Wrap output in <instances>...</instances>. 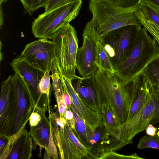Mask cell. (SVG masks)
<instances>
[{
  "label": "cell",
  "instance_id": "cell-1",
  "mask_svg": "<svg viewBox=\"0 0 159 159\" xmlns=\"http://www.w3.org/2000/svg\"><path fill=\"white\" fill-rule=\"evenodd\" d=\"M0 137H19L35 108L32 97L17 73L1 84Z\"/></svg>",
  "mask_w": 159,
  "mask_h": 159
},
{
  "label": "cell",
  "instance_id": "cell-2",
  "mask_svg": "<svg viewBox=\"0 0 159 159\" xmlns=\"http://www.w3.org/2000/svg\"><path fill=\"white\" fill-rule=\"evenodd\" d=\"M138 8H123L102 0H90L89 9L92 18L85 26L83 37H88L96 43L109 32L121 27L131 25L142 27Z\"/></svg>",
  "mask_w": 159,
  "mask_h": 159
},
{
  "label": "cell",
  "instance_id": "cell-3",
  "mask_svg": "<svg viewBox=\"0 0 159 159\" xmlns=\"http://www.w3.org/2000/svg\"><path fill=\"white\" fill-rule=\"evenodd\" d=\"M98 99L111 109L120 126L126 120L132 96V81L123 83L114 73L98 68L93 75Z\"/></svg>",
  "mask_w": 159,
  "mask_h": 159
},
{
  "label": "cell",
  "instance_id": "cell-4",
  "mask_svg": "<svg viewBox=\"0 0 159 159\" xmlns=\"http://www.w3.org/2000/svg\"><path fill=\"white\" fill-rule=\"evenodd\" d=\"M159 58V46L143 27L140 28L133 46L124 61L115 70L114 73L125 84L132 81L152 61Z\"/></svg>",
  "mask_w": 159,
  "mask_h": 159
},
{
  "label": "cell",
  "instance_id": "cell-5",
  "mask_svg": "<svg viewBox=\"0 0 159 159\" xmlns=\"http://www.w3.org/2000/svg\"><path fill=\"white\" fill-rule=\"evenodd\" d=\"M54 61L59 73L70 81L80 77L75 73L79 40L76 30L70 24L59 29L52 39Z\"/></svg>",
  "mask_w": 159,
  "mask_h": 159
},
{
  "label": "cell",
  "instance_id": "cell-6",
  "mask_svg": "<svg viewBox=\"0 0 159 159\" xmlns=\"http://www.w3.org/2000/svg\"><path fill=\"white\" fill-rule=\"evenodd\" d=\"M82 4L81 0L39 15L32 24L31 29L34 37L52 39L59 29L78 16Z\"/></svg>",
  "mask_w": 159,
  "mask_h": 159
},
{
  "label": "cell",
  "instance_id": "cell-7",
  "mask_svg": "<svg viewBox=\"0 0 159 159\" xmlns=\"http://www.w3.org/2000/svg\"><path fill=\"white\" fill-rule=\"evenodd\" d=\"M159 122V102L151 93L149 99L142 109L130 120L120 126L118 139L110 146L108 152L120 149L133 143L134 138L145 130L149 124Z\"/></svg>",
  "mask_w": 159,
  "mask_h": 159
},
{
  "label": "cell",
  "instance_id": "cell-8",
  "mask_svg": "<svg viewBox=\"0 0 159 159\" xmlns=\"http://www.w3.org/2000/svg\"><path fill=\"white\" fill-rule=\"evenodd\" d=\"M131 25L125 26L107 33L101 41L115 70L125 60L134 43L139 29Z\"/></svg>",
  "mask_w": 159,
  "mask_h": 159
},
{
  "label": "cell",
  "instance_id": "cell-9",
  "mask_svg": "<svg viewBox=\"0 0 159 159\" xmlns=\"http://www.w3.org/2000/svg\"><path fill=\"white\" fill-rule=\"evenodd\" d=\"M10 64L29 90L34 101L35 108L46 111L48 106H50L49 97L47 94L42 93L39 87V82L45 72L19 57L14 58Z\"/></svg>",
  "mask_w": 159,
  "mask_h": 159
},
{
  "label": "cell",
  "instance_id": "cell-10",
  "mask_svg": "<svg viewBox=\"0 0 159 159\" xmlns=\"http://www.w3.org/2000/svg\"><path fill=\"white\" fill-rule=\"evenodd\" d=\"M19 57L44 72L50 71L55 64L54 43L47 39H39L27 44Z\"/></svg>",
  "mask_w": 159,
  "mask_h": 159
},
{
  "label": "cell",
  "instance_id": "cell-11",
  "mask_svg": "<svg viewBox=\"0 0 159 159\" xmlns=\"http://www.w3.org/2000/svg\"><path fill=\"white\" fill-rule=\"evenodd\" d=\"M58 133L56 145L61 158L93 159L91 151L79 141L67 120L63 126L59 128Z\"/></svg>",
  "mask_w": 159,
  "mask_h": 159
},
{
  "label": "cell",
  "instance_id": "cell-12",
  "mask_svg": "<svg viewBox=\"0 0 159 159\" xmlns=\"http://www.w3.org/2000/svg\"><path fill=\"white\" fill-rule=\"evenodd\" d=\"M0 138V159H29L31 157L33 139L26 129L11 142H8L4 137Z\"/></svg>",
  "mask_w": 159,
  "mask_h": 159
},
{
  "label": "cell",
  "instance_id": "cell-13",
  "mask_svg": "<svg viewBox=\"0 0 159 159\" xmlns=\"http://www.w3.org/2000/svg\"><path fill=\"white\" fill-rule=\"evenodd\" d=\"M59 74L62 84L66 89L72 101L70 108L84 119L91 129H95L102 124L99 114L89 108L84 103L73 87L71 81Z\"/></svg>",
  "mask_w": 159,
  "mask_h": 159
},
{
  "label": "cell",
  "instance_id": "cell-14",
  "mask_svg": "<svg viewBox=\"0 0 159 159\" xmlns=\"http://www.w3.org/2000/svg\"><path fill=\"white\" fill-rule=\"evenodd\" d=\"M83 37L82 45L77 52L76 64L80 75L85 77L93 75L98 67L96 63V43L88 37Z\"/></svg>",
  "mask_w": 159,
  "mask_h": 159
},
{
  "label": "cell",
  "instance_id": "cell-15",
  "mask_svg": "<svg viewBox=\"0 0 159 159\" xmlns=\"http://www.w3.org/2000/svg\"><path fill=\"white\" fill-rule=\"evenodd\" d=\"M34 111L38 112L41 118L38 124L34 126H30L29 131L34 143L40 147L39 156L41 157V149L46 150L54 148L56 145L53 135L52 127L50 119L45 115L46 111L35 108Z\"/></svg>",
  "mask_w": 159,
  "mask_h": 159
},
{
  "label": "cell",
  "instance_id": "cell-16",
  "mask_svg": "<svg viewBox=\"0 0 159 159\" xmlns=\"http://www.w3.org/2000/svg\"><path fill=\"white\" fill-rule=\"evenodd\" d=\"M132 82V96L126 121L131 119L142 109L151 94L148 83L143 74L137 76Z\"/></svg>",
  "mask_w": 159,
  "mask_h": 159
},
{
  "label": "cell",
  "instance_id": "cell-17",
  "mask_svg": "<svg viewBox=\"0 0 159 159\" xmlns=\"http://www.w3.org/2000/svg\"><path fill=\"white\" fill-rule=\"evenodd\" d=\"M71 83L84 103L89 108L99 114L100 108L93 75L80 77L72 80Z\"/></svg>",
  "mask_w": 159,
  "mask_h": 159
},
{
  "label": "cell",
  "instance_id": "cell-18",
  "mask_svg": "<svg viewBox=\"0 0 159 159\" xmlns=\"http://www.w3.org/2000/svg\"><path fill=\"white\" fill-rule=\"evenodd\" d=\"M98 101L100 108L99 114L102 124L106 134L110 137V143L107 146H109L118 139L120 134V125L108 105L104 102Z\"/></svg>",
  "mask_w": 159,
  "mask_h": 159
},
{
  "label": "cell",
  "instance_id": "cell-19",
  "mask_svg": "<svg viewBox=\"0 0 159 159\" xmlns=\"http://www.w3.org/2000/svg\"><path fill=\"white\" fill-rule=\"evenodd\" d=\"M70 109L73 112L75 120V129L73 130L79 141L91 152L90 140L93 129L90 128L76 112Z\"/></svg>",
  "mask_w": 159,
  "mask_h": 159
},
{
  "label": "cell",
  "instance_id": "cell-20",
  "mask_svg": "<svg viewBox=\"0 0 159 159\" xmlns=\"http://www.w3.org/2000/svg\"><path fill=\"white\" fill-rule=\"evenodd\" d=\"M96 45V63L98 68L114 73L115 69L103 45L100 41Z\"/></svg>",
  "mask_w": 159,
  "mask_h": 159
},
{
  "label": "cell",
  "instance_id": "cell-21",
  "mask_svg": "<svg viewBox=\"0 0 159 159\" xmlns=\"http://www.w3.org/2000/svg\"><path fill=\"white\" fill-rule=\"evenodd\" d=\"M148 83L159 84V58L151 62L143 70Z\"/></svg>",
  "mask_w": 159,
  "mask_h": 159
},
{
  "label": "cell",
  "instance_id": "cell-22",
  "mask_svg": "<svg viewBox=\"0 0 159 159\" xmlns=\"http://www.w3.org/2000/svg\"><path fill=\"white\" fill-rule=\"evenodd\" d=\"M138 17L143 27L153 36L159 46V27L154 23L147 19L138 8L137 11Z\"/></svg>",
  "mask_w": 159,
  "mask_h": 159
},
{
  "label": "cell",
  "instance_id": "cell-23",
  "mask_svg": "<svg viewBox=\"0 0 159 159\" xmlns=\"http://www.w3.org/2000/svg\"><path fill=\"white\" fill-rule=\"evenodd\" d=\"M145 17L159 27V15L151 5L141 2L138 7Z\"/></svg>",
  "mask_w": 159,
  "mask_h": 159
},
{
  "label": "cell",
  "instance_id": "cell-24",
  "mask_svg": "<svg viewBox=\"0 0 159 159\" xmlns=\"http://www.w3.org/2000/svg\"><path fill=\"white\" fill-rule=\"evenodd\" d=\"M25 12L31 16L33 13L41 7H44L49 0H19Z\"/></svg>",
  "mask_w": 159,
  "mask_h": 159
},
{
  "label": "cell",
  "instance_id": "cell-25",
  "mask_svg": "<svg viewBox=\"0 0 159 159\" xmlns=\"http://www.w3.org/2000/svg\"><path fill=\"white\" fill-rule=\"evenodd\" d=\"M146 148L159 149V138L157 134L154 136L144 135L140 139L137 149H143Z\"/></svg>",
  "mask_w": 159,
  "mask_h": 159
},
{
  "label": "cell",
  "instance_id": "cell-26",
  "mask_svg": "<svg viewBox=\"0 0 159 159\" xmlns=\"http://www.w3.org/2000/svg\"><path fill=\"white\" fill-rule=\"evenodd\" d=\"M117 7L128 9L138 8L141 0H102Z\"/></svg>",
  "mask_w": 159,
  "mask_h": 159
},
{
  "label": "cell",
  "instance_id": "cell-27",
  "mask_svg": "<svg viewBox=\"0 0 159 159\" xmlns=\"http://www.w3.org/2000/svg\"><path fill=\"white\" fill-rule=\"evenodd\" d=\"M49 71L45 72L39 84V87L41 92L43 93L47 94L49 97L51 87V75Z\"/></svg>",
  "mask_w": 159,
  "mask_h": 159
},
{
  "label": "cell",
  "instance_id": "cell-28",
  "mask_svg": "<svg viewBox=\"0 0 159 159\" xmlns=\"http://www.w3.org/2000/svg\"><path fill=\"white\" fill-rule=\"evenodd\" d=\"M99 159H144L139 157L136 153L129 155L118 154L115 151H111L104 153L101 155Z\"/></svg>",
  "mask_w": 159,
  "mask_h": 159
},
{
  "label": "cell",
  "instance_id": "cell-29",
  "mask_svg": "<svg viewBox=\"0 0 159 159\" xmlns=\"http://www.w3.org/2000/svg\"><path fill=\"white\" fill-rule=\"evenodd\" d=\"M80 0H49L44 7L45 11H47L58 7Z\"/></svg>",
  "mask_w": 159,
  "mask_h": 159
},
{
  "label": "cell",
  "instance_id": "cell-30",
  "mask_svg": "<svg viewBox=\"0 0 159 159\" xmlns=\"http://www.w3.org/2000/svg\"><path fill=\"white\" fill-rule=\"evenodd\" d=\"M41 118L40 115L37 112L34 111L30 118V126L37 125Z\"/></svg>",
  "mask_w": 159,
  "mask_h": 159
},
{
  "label": "cell",
  "instance_id": "cell-31",
  "mask_svg": "<svg viewBox=\"0 0 159 159\" xmlns=\"http://www.w3.org/2000/svg\"><path fill=\"white\" fill-rule=\"evenodd\" d=\"M57 102L60 113V117L61 118L64 117V113L67 109V107L65 103L64 98L58 101Z\"/></svg>",
  "mask_w": 159,
  "mask_h": 159
},
{
  "label": "cell",
  "instance_id": "cell-32",
  "mask_svg": "<svg viewBox=\"0 0 159 159\" xmlns=\"http://www.w3.org/2000/svg\"><path fill=\"white\" fill-rule=\"evenodd\" d=\"M148 84L151 93L155 96L159 102V84Z\"/></svg>",
  "mask_w": 159,
  "mask_h": 159
},
{
  "label": "cell",
  "instance_id": "cell-33",
  "mask_svg": "<svg viewBox=\"0 0 159 159\" xmlns=\"http://www.w3.org/2000/svg\"><path fill=\"white\" fill-rule=\"evenodd\" d=\"M145 130L147 134L151 136L156 135L157 131V129L152 124L148 125Z\"/></svg>",
  "mask_w": 159,
  "mask_h": 159
},
{
  "label": "cell",
  "instance_id": "cell-34",
  "mask_svg": "<svg viewBox=\"0 0 159 159\" xmlns=\"http://www.w3.org/2000/svg\"><path fill=\"white\" fill-rule=\"evenodd\" d=\"M62 86L64 89V100L65 103L67 106V109H69L70 108L72 101L70 96L66 89L63 85Z\"/></svg>",
  "mask_w": 159,
  "mask_h": 159
},
{
  "label": "cell",
  "instance_id": "cell-35",
  "mask_svg": "<svg viewBox=\"0 0 159 159\" xmlns=\"http://www.w3.org/2000/svg\"><path fill=\"white\" fill-rule=\"evenodd\" d=\"M64 117L68 120H70L74 119L72 111L70 109H67L64 113Z\"/></svg>",
  "mask_w": 159,
  "mask_h": 159
},
{
  "label": "cell",
  "instance_id": "cell-36",
  "mask_svg": "<svg viewBox=\"0 0 159 159\" xmlns=\"http://www.w3.org/2000/svg\"><path fill=\"white\" fill-rule=\"evenodd\" d=\"M141 2L147 3L153 7L159 8V0H141Z\"/></svg>",
  "mask_w": 159,
  "mask_h": 159
},
{
  "label": "cell",
  "instance_id": "cell-37",
  "mask_svg": "<svg viewBox=\"0 0 159 159\" xmlns=\"http://www.w3.org/2000/svg\"><path fill=\"white\" fill-rule=\"evenodd\" d=\"M4 22L3 14L2 8L0 5V28L2 29Z\"/></svg>",
  "mask_w": 159,
  "mask_h": 159
},
{
  "label": "cell",
  "instance_id": "cell-38",
  "mask_svg": "<svg viewBox=\"0 0 159 159\" xmlns=\"http://www.w3.org/2000/svg\"><path fill=\"white\" fill-rule=\"evenodd\" d=\"M45 153H44V158L45 159H50V157H49V155L48 152L47 151L45 150Z\"/></svg>",
  "mask_w": 159,
  "mask_h": 159
},
{
  "label": "cell",
  "instance_id": "cell-39",
  "mask_svg": "<svg viewBox=\"0 0 159 159\" xmlns=\"http://www.w3.org/2000/svg\"><path fill=\"white\" fill-rule=\"evenodd\" d=\"M152 6V5H151ZM154 10L156 11V12L159 15V8L157 7H154L152 6Z\"/></svg>",
  "mask_w": 159,
  "mask_h": 159
},
{
  "label": "cell",
  "instance_id": "cell-40",
  "mask_svg": "<svg viewBox=\"0 0 159 159\" xmlns=\"http://www.w3.org/2000/svg\"><path fill=\"white\" fill-rule=\"evenodd\" d=\"M7 0H0V5L2 6V4L4 2H5Z\"/></svg>",
  "mask_w": 159,
  "mask_h": 159
},
{
  "label": "cell",
  "instance_id": "cell-41",
  "mask_svg": "<svg viewBox=\"0 0 159 159\" xmlns=\"http://www.w3.org/2000/svg\"><path fill=\"white\" fill-rule=\"evenodd\" d=\"M157 134L159 138V129L157 131Z\"/></svg>",
  "mask_w": 159,
  "mask_h": 159
}]
</instances>
